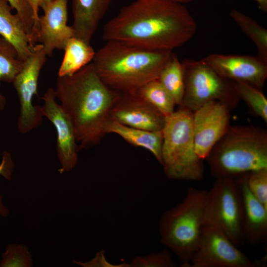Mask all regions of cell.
<instances>
[{
    "instance_id": "1",
    "label": "cell",
    "mask_w": 267,
    "mask_h": 267,
    "mask_svg": "<svg viewBox=\"0 0 267 267\" xmlns=\"http://www.w3.org/2000/svg\"><path fill=\"white\" fill-rule=\"evenodd\" d=\"M196 21L183 4L165 0H135L104 25L102 38L151 50L182 46L195 35Z\"/></svg>"
},
{
    "instance_id": "2",
    "label": "cell",
    "mask_w": 267,
    "mask_h": 267,
    "mask_svg": "<svg viewBox=\"0 0 267 267\" xmlns=\"http://www.w3.org/2000/svg\"><path fill=\"white\" fill-rule=\"evenodd\" d=\"M55 91L73 125L79 150L97 145L106 134L105 128L119 93L103 82L92 63L72 75L58 76Z\"/></svg>"
},
{
    "instance_id": "3",
    "label": "cell",
    "mask_w": 267,
    "mask_h": 267,
    "mask_svg": "<svg viewBox=\"0 0 267 267\" xmlns=\"http://www.w3.org/2000/svg\"><path fill=\"white\" fill-rule=\"evenodd\" d=\"M173 54L170 50H151L115 41H107L92 60L103 82L119 93L136 92L158 79Z\"/></svg>"
},
{
    "instance_id": "4",
    "label": "cell",
    "mask_w": 267,
    "mask_h": 267,
    "mask_svg": "<svg viewBox=\"0 0 267 267\" xmlns=\"http://www.w3.org/2000/svg\"><path fill=\"white\" fill-rule=\"evenodd\" d=\"M205 160L216 179H234L267 169V131L254 126H230Z\"/></svg>"
},
{
    "instance_id": "5",
    "label": "cell",
    "mask_w": 267,
    "mask_h": 267,
    "mask_svg": "<svg viewBox=\"0 0 267 267\" xmlns=\"http://www.w3.org/2000/svg\"><path fill=\"white\" fill-rule=\"evenodd\" d=\"M208 191L189 188L182 201L162 215L161 242L178 256L181 267H190L204 225Z\"/></svg>"
},
{
    "instance_id": "6",
    "label": "cell",
    "mask_w": 267,
    "mask_h": 267,
    "mask_svg": "<svg viewBox=\"0 0 267 267\" xmlns=\"http://www.w3.org/2000/svg\"><path fill=\"white\" fill-rule=\"evenodd\" d=\"M162 133L161 165L166 176L176 180L202 179L204 166L195 151L193 112L179 107L165 117Z\"/></svg>"
},
{
    "instance_id": "7",
    "label": "cell",
    "mask_w": 267,
    "mask_h": 267,
    "mask_svg": "<svg viewBox=\"0 0 267 267\" xmlns=\"http://www.w3.org/2000/svg\"><path fill=\"white\" fill-rule=\"evenodd\" d=\"M184 74V92L179 107L193 112L204 104L214 100L226 104L231 110L240 99L233 81L222 77L202 59L181 61Z\"/></svg>"
},
{
    "instance_id": "8",
    "label": "cell",
    "mask_w": 267,
    "mask_h": 267,
    "mask_svg": "<svg viewBox=\"0 0 267 267\" xmlns=\"http://www.w3.org/2000/svg\"><path fill=\"white\" fill-rule=\"evenodd\" d=\"M205 224L220 229L238 247L245 243L242 197L234 179H216L208 191Z\"/></svg>"
},
{
    "instance_id": "9",
    "label": "cell",
    "mask_w": 267,
    "mask_h": 267,
    "mask_svg": "<svg viewBox=\"0 0 267 267\" xmlns=\"http://www.w3.org/2000/svg\"><path fill=\"white\" fill-rule=\"evenodd\" d=\"M47 56L43 45L36 44L12 82L20 103L17 127L22 134L37 128L43 122L40 106L34 105L33 99L38 95V80Z\"/></svg>"
},
{
    "instance_id": "10",
    "label": "cell",
    "mask_w": 267,
    "mask_h": 267,
    "mask_svg": "<svg viewBox=\"0 0 267 267\" xmlns=\"http://www.w3.org/2000/svg\"><path fill=\"white\" fill-rule=\"evenodd\" d=\"M262 262L250 259L220 229L204 225L192 258L191 267H259Z\"/></svg>"
},
{
    "instance_id": "11",
    "label": "cell",
    "mask_w": 267,
    "mask_h": 267,
    "mask_svg": "<svg viewBox=\"0 0 267 267\" xmlns=\"http://www.w3.org/2000/svg\"><path fill=\"white\" fill-rule=\"evenodd\" d=\"M229 108L217 100L208 102L193 112L195 151L205 160L212 149L230 127Z\"/></svg>"
},
{
    "instance_id": "12",
    "label": "cell",
    "mask_w": 267,
    "mask_h": 267,
    "mask_svg": "<svg viewBox=\"0 0 267 267\" xmlns=\"http://www.w3.org/2000/svg\"><path fill=\"white\" fill-rule=\"evenodd\" d=\"M55 89H48L42 99L40 109L55 128L57 134L56 152L61 165V173L73 170L78 160V144L74 127L71 120L60 104L56 101Z\"/></svg>"
},
{
    "instance_id": "13",
    "label": "cell",
    "mask_w": 267,
    "mask_h": 267,
    "mask_svg": "<svg viewBox=\"0 0 267 267\" xmlns=\"http://www.w3.org/2000/svg\"><path fill=\"white\" fill-rule=\"evenodd\" d=\"M203 59L224 78L261 90L267 78V62L257 55L212 54Z\"/></svg>"
},
{
    "instance_id": "14",
    "label": "cell",
    "mask_w": 267,
    "mask_h": 267,
    "mask_svg": "<svg viewBox=\"0 0 267 267\" xmlns=\"http://www.w3.org/2000/svg\"><path fill=\"white\" fill-rule=\"evenodd\" d=\"M110 118L124 125L151 131H162L165 117L136 92L119 93Z\"/></svg>"
},
{
    "instance_id": "15",
    "label": "cell",
    "mask_w": 267,
    "mask_h": 267,
    "mask_svg": "<svg viewBox=\"0 0 267 267\" xmlns=\"http://www.w3.org/2000/svg\"><path fill=\"white\" fill-rule=\"evenodd\" d=\"M42 9L44 14L38 21V43L50 56L55 49L63 50L74 32L67 24L68 0H52Z\"/></svg>"
},
{
    "instance_id": "16",
    "label": "cell",
    "mask_w": 267,
    "mask_h": 267,
    "mask_svg": "<svg viewBox=\"0 0 267 267\" xmlns=\"http://www.w3.org/2000/svg\"><path fill=\"white\" fill-rule=\"evenodd\" d=\"M247 174L234 178L242 197L243 232L245 243L255 246L267 238V208L251 192L247 183Z\"/></svg>"
},
{
    "instance_id": "17",
    "label": "cell",
    "mask_w": 267,
    "mask_h": 267,
    "mask_svg": "<svg viewBox=\"0 0 267 267\" xmlns=\"http://www.w3.org/2000/svg\"><path fill=\"white\" fill-rule=\"evenodd\" d=\"M113 0H72L74 37L90 44Z\"/></svg>"
},
{
    "instance_id": "18",
    "label": "cell",
    "mask_w": 267,
    "mask_h": 267,
    "mask_svg": "<svg viewBox=\"0 0 267 267\" xmlns=\"http://www.w3.org/2000/svg\"><path fill=\"white\" fill-rule=\"evenodd\" d=\"M12 10L6 0H0V36L13 46L18 58L24 61L32 47L22 20Z\"/></svg>"
},
{
    "instance_id": "19",
    "label": "cell",
    "mask_w": 267,
    "mask_h": 267,
    "mask_svg": "<svg viewBox=\"0 0 267 267\" xmlns=\"http://www.w3.org/2000/svg\"><path fill=\"white\" fill-rule=\"evenodd\" d=\"M105 131L106 134H116L130 144L147 150L162 165V130L151 131L132 128L110 118Z\"/></svg>"
},
{
    "instance_id": "20",
    "label": "cell",
    "mask_w": 267,
    "mask_h": 267,
    "mask_svg": "<svg viewBox=\"0 0 267 267\" xmlns=\"http://www.w3.org/2000/svg\"><path fill=\"white\" fill-rule=\"evenodd\" d=\"M64 54L58 76H70L92 61L95 51L90 44L75 37L70 38L64 49Z\"/></svg>"
},
{
    "instance_id": "21",
    "label": "cell",
    "mask_w": 267,
    "mask_h": 267,
    "mask_svg": "<svg viewBox=\"0 0 267 267\" xmlns=\"http://www.w3.org/2000/svg\"><path fill=\"white\" fill-rule=\"evenodd\" d=\"M158 80L180 106L184 92V74L181 61L174 53L161 71Z\"/></svg>"
},
{
    "instance_id": "22",
    "label": "cell",
    "mask_w": 267,
    "mask_h": 267,
    "mask_svg": "<svg viewBox=\"0 0 267 267\" xmlns=\"http://www.w3.org/2000/svg\"><path fill=\"white\" fill-rule=\"evenodd\" d=\"M136 92L165 117L175 111L173 98L158 79L146 84Z\"/></svg>"
},
{
    "instance_id": "23",
    "label": "cell",
    "mask_w": 267,
    "mask_h": 267,
    "mask_svg": "<svg viewBox=\"0 0 267 267\" xmlns=\"http://www.w3.org/2000/svg\"><path fill=\"white\" fill-rule=\"evenodd\" d=\"M230 16L241 30L254 43L258 50L257 56L267 62V30L250 16L232 9Z\"/></svg>"
},
{
    "instance_id": "24",
    "label": "cell",
    "mask_w": 267,
    "mask_h": 267,
    "mask_svg": "<svg viewBox=\"0 0 267 267\" xmlns=\"http://www.w3.org/2000/svg\"><path fill=\"white\" fill-rule=\"evenodd\" d=\"M23 63L13 46L0 36V83H12ZM5 103V97L0 93V111L3 109Z\"/></svg>"
},
{
    "instance_id": "25",
    "label": "cell",
    "mask_w": 267,
    "mask_h": 267,
    "mask_svg": "<svg viewBox=\"0 0 267 267\" xmlns=\"http://www.w3.org/2000/svg\"><path fill=\"white\" fill-rule=\"evenodd\" d=\"M240 99L248 105L252 112L267 123V99L260 89L248 84L233 81Z\"/></svg>"
},
{
    "instance_id": "26",
    "label": "cell",
    "mask_w": 267,
    "mask_h": 267,
    "mask_svg": "<svg viewBox=\"0 0 267 267\" xmlns=\"http://www.w3.org/2000/svg\"><path fill=\"white\" fill-rule=\"evenodd\" d=\"M22 20L32 47L37 43V32L32 8L27 0H6Z\"/></svg>"
},
{
    "instance_id": "27",
    "label": "cell",
    "mask_w": 267,
    "mask_h": 267,
    "mask_svg": "<svg viewBox=\"0 0 267 267\" xmlns=\"http://www.w3.org/2000/svg\"><path fill=\"white\" fill-rule=\"evenodd\" d=\"M126 267H174L176 265L169 251L163 250L151 253L145 256H138L130 263H126Z\"/></svg>"
},
{
    "instance_id": "28",
    "label": "cell",
    "mask_w": 267,
    "mask_h": 267,
    "mask_svg": "<svg viewBox=\"0 0 267 267\" xmlns=\"http://www.w3.org/2000/svg\"><path fill=\"white\" fill-rule=\"evenodd\" d=\"M247 183L253 195L267 208V169L247 174Z\"/></svg>"
},
{
    "instance_id": "29",
    "label": "cell",
    "mask_w": 267,
    "mask_h": 267,
    "mask_svg": "<svg viewBox=\"0 0 267 267\" xmlns=\"http://www.w3.org/2000/svg\"><path fill=\"white\" fill-rule=\"evenodd\" d=\"M11 167V161L9 155L5 154L0 164V175H2L6 178H9L11 175L10 168ZM8 210L2 202V198L0 195V214L3 216L7 215Z\"/></svg>"
},
{
    "instance_id": "30",
    "label": "cell",
    "mask_w": 267,
    "mask_h": 267,
    "mask_svg": "<svg viewBox=\"0 0 267 267\" xmlns=\"http://www.w3.org/2000/svg\"><path fill=\"white\" fill-rule=\"evenodd\" d=\"M77 264L85 267H123V263L115 265L109 263L106 260L103 251L98 252L95 257L90 262L86 263L77 262Z\"/></svg>"
},
{
    "instance_id": "31",
    "label": "cell",
    "mask_w": 267,
    "mask_h": 267,
    "mask_svg": "<svg viewBox=\"0 0 267 267\" xmlns=\"http://www.w3.org/2000/svg\"><path fill=\"white\" fill-rule=\"evenodd\" d=\"M31 5L35 21V26L37 32L38 31V21L39 18V11L40 8L50 2L52 0H27Z\"/></svg>"
},
{
    "instance_id": "32",
    "label": "cell",
    "mask_w": 267,
    "mask_h": 267,
    "mask_svg": "<svg viewBox=\"0 0 267 267\" xmlns=\"http://www.w3.org/2000/svg\"><path fill=\"white\" fill-rule=\"evenodd\" d=\"M258 4L260 9L264 11H267V0H254Z\"/></svg>"
},
{
    "instance_id": "33",
    "label": "cell",
    "mask_w": 267,
    "mask_h": 267,
    "mask_svg": "<svg viewBox=\"0 0 267 267\" xmlns=\"http://www.w3.org/2000/svg\"><path fill=\"white\" fill-rule=\"evenodd\" d=\"M165 0L172 1V2H177V3L183 4V3L189 2L193 0Z\"/></svg>"
}]
</instances>
